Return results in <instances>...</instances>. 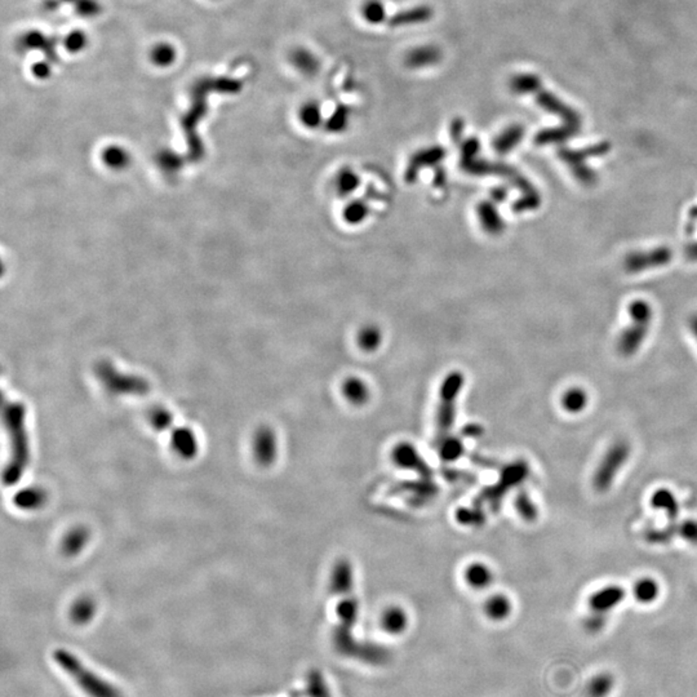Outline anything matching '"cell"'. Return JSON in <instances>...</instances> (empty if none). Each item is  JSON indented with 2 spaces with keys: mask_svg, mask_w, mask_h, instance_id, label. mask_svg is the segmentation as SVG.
I'll return each instance as SVG.
<instances>
[{
  "mask_svg": "<svg viewBox=\"0 0 697 697\" xmlns=\"http://www.w3.org/2000/svg\"><path fill=\"white\" fill-rule=\"evenodd\" d=\"M3 421L11 441V456L3 472V480L6 486H13L23 478L30 460L26 410L23 403L4 401Z\"/></svg>",
  "mask_w": 697,
  "mask_h": 697,
  "instance_id": "obj_1",
  "label": "cell"
},
{
  "mask_svg": "<svg viewBox=\"0 0 697 697\" xmlns=\"http://www.w3.org/2000/svg\"><path fill=\"white\" fill-rule=\"evenodd\" d=\"M54 658L56 664L77 683L87 696L120 697V692L113 684L88 669L75 655L70 653L69 651L56 650Z\"/></svg>",
  "mask_w": 697,
  "mask_h": 697,
  "instance_id": "obj_2",
  "label": "cell"
},
{
  "mask_svg": "<svg viewBox=\"0 0 697 697\" xmlns=\"http://www.w3.org/2000/svg\"><path fill=\"white\" fill-rule=\"evenodd\" d=\"M149 421L159 432H170L172 447L184 458H193L198 452V441L190 429L173 425L172 415L163 407H154L149 412Z\"/></svg>",
  "mask_w": 697,
  "mask_h": 697,
  "instance_id": "obj_3",
  "label": "cell"
},
{
  "mask_svg": "<svg viewBox=\"0 0 697 697\" xmlns=\"http://www.w3.org/2000/svg\"><path fill=\"white\" fill-rule=\"evenodd\" d=\"M630 444L624 439H620L612 443L611 447L607 449L603 458L598 465L593 477V487L596 492H607L612 487L622 466L627 464L630 456Z\"/></svg>",
  "mask_w": 697,
  "mask_h": 697,
  "instance_id": "obj_4",
  "label": "cell"
},
{
  "mask_svg": "<svg viewBox=\"0 0 697 697\" xmlns=\"http://www.w3.org/2000/svg\"><path fill=\"white\" fill-rule=\"evenodd\" d=\"M629 313L634 319V325L627 329L620 339L619 353L624 356H632L636 353L646 337L647 325L652 318V310L644 301L634 302Z\"/></svg>",
  "mask_w": 697,
  "mask_h": 697,
  "instance_id": "obj_5",
  "label": "cell"
},
{
  "mask_svg": "<svg viewBox=\"0 0 697 697\" xmlns=\"http://www.w3.org/2000/svg\"><path fill=\"white\" fill-rule=\"evenodd\" d=\"M99 375L102 382L108 387V390L114 391L116 394H146L149 387L146 381L132 376L119 375L116 373L115 370H113L106 364L101 365Z\"/></svg>",
  "mask_w": 697,
  "mask_h": 697,
  "instance_id": "obj_6",
  "label": "cell"
},
{
  "mask_svg": "<svg viewBox=\"0 0 697 697\" xmlns=\"http://www.w3.org/2000/svg\"><path fill=\"white\" fill-rule=\"evenodd\" d=\"M253 448H255L256 458L260 464L268 466L275 460L278 446H277L275 434L270 427L263 426L256 433Z\"/></svg>",
  "mask_w": 697,
  "mask_h": 697,
  "instance_id": "obj_7",
  "label": "cell"
},
{
  "mask_svg": "<svg viewBox=\"0 0 697 697\" xmlns=\"http://www.w3.org/2000/svg\"><path fill=\"white\" fill-rule=\"evenodd\" d=\"M433 8L429 6H417L395 13L390 18H387V23L390 27H406V26H415L427 23L433 18Z\"/></svg>",
  "mask_w": 697,
  "mask_h": 697,
  "instance_id": "obj_8",
  "label": "cell"
},
{
  "mask_svg": "<svg viewBox=\"0 0 697 697\" xmlns=\"http://www.w3.org/2000/svg\"><path fill=\"white\" fill-rule=\"evenodd\" d=\"M624 598H625L624 589L616 586V585H611V586H605V588L598 590L593 596H590L589 605L593 612L605 613V612L611 611L612 608H615L617 604L621 603Z\"/></svg>",
  "mask_w": 697,
  "mask_h": 697,
  "instance_id": "obj_9",
  "label": "cell"
},
{
  "mask_svg": "<svg viewBox=\"0 0 697 697\" xmlns=\"http://www.w3.org/2000/svg\"><path fill=\"white\" fill-rule=\"evenodd\" d=\"M670 257H672L670 249L665 247L658 248V249L648 252V253H634V255L629 256L625 266H627V271L636 272V271L646 270V268H650V266L652 268V266L664 265L670 260Z\"/></svg>",
  "mask_w": 697,
  "mask_h": 697,
  "instance_id": "obj_10",
  "label": "cell"
},
{
  "mask_svg": "<svg viewBox=\"0 0 697 697\" xmlns=\"http://www.w3.org/2000/svg\"><path fill=\"white\" fill-rule=\"evenodd\" d=\"M441 57V48L437 46H417L406 56V65L410 69H426L438 65Z\"/></svg>",
  "mask_w": 697,
  "mask_h": 697,
  "instance_id": "obj_11",
  "label": "cell"
},
{
  "mask_svg": "<svg viewBox=\"0 0 697 697\" xmlns=\"http://www.w3.org/2000/svg\"><path fill=\"white\" fill-rule=\"evenodd\" d=\"M291 63L303 75H315L320 68L317 56L306 48H296L291 54Z\"/></svg>",
  "mask_w": 697,
  "mask_h": 697,
  "instance_id": "obj_12",
  "label": "cell"
},
{
  "mask_svg": "<svg viewBox=\"0 0 697 697\" xmlns=\"http://www.w3.org/2000/svg\"><path fill=\"white\" fill-rule=\"evenodd\" d=\"M342 393L348 402L356 406H362L370 399V389L363 379L359 377H348L344 381Z\"/></svg>",
  "mask_w": 697,
  "mask_h": 697,
  "instance_id": "obj_13",
  "label": "cell"
},
{
  "mask_svg": "<svg viewBox=\"0 0 697 697\" xmlns=\"http://www.w3.org/2000/svg\"><path fill=\"white\" fill-rule=\"evenodd\" d=\"M478 216H479L480 224L486 232H491V234H498V232H503V218L492 203H489V201L480 203L479 207H478Z\"/></svg>",
  "mask_w": 697,
  "mask_h": 697,
  "instance_id": "obj_14",
  "label": "cell"
},
{
  "mask_svg": "<svg viewBox=\"0 0 697 697\" xmlns=\"http://www.w3.org/2000/svg\"><path fill=\"white\" fill-rule=\"evenodd\" d=\"M523 134H525V128L522 125L518 124L510 125L496 137L494 141V149L501 154L509 153L518 145L520 139H523Z\"/></svg>",
  "mask_w": 697,
  "mask_h": 697,
  "instance_id": "obj_15",
  "label": "cell"
},
{
  "mask_svg": "<svg viewBox=\"0 0 697 697\" xmlns=\"http://www.w3.org/2000/svg\"><path fill=\"white\" fill-rule=\"evenodd\" d=\"M465 579L467 584L475 589L487 588L488 585L494 580L492 571L489 567L480 562H474L470 565H467L465 571Z\"/></svg>",
  "mask_w": 697,
  "mask_h": 697,
  "instance_id": "obj_16",
  "label": "cell"
},
{
  "mask_svg": "<svg viewBox=\"0 0 697 697\" xmlns=\"http://www.w3.org/2000/svg\"><path fill=\"white\" fill-rule=\"evenodd\" d=\"M651 503L653 508L665 511L666 517L670 519V523H674L679 513V506L675 496L669 489H658L656 491L652 498Z\"/></svg>",
  "mask_w": 697,
  "mask_h": 697,
  "instance_id": "obj_17",
  "label": "cell"
},
{
  "mask_svg": "<svg viewBox=\"0 0 697 697\" xmlns=\"http://www.w3.org/2000/svg\"><path fill=\"white\" fill-rule=\"evenodd\" d=\"M46 501V494L44 489L39 487H30L18 492L15 497V503L25 510H35L42 508Z\"/></svg>",
  "mask_w": 697,
  "mask_h": 697,
  "instance_id": "obj_18",
  "label": "cell"
},
{
  "mask_svg": "<svg viewBox=\"0 0 697 697\" xmlns=\"http://www.w3.org/2000/svg\"><path fill=\"white\" fill-rule=\"evenodd\" d=\"M589 396L585 390L580 387H572L567 390L562 396V406L570 413H579L588 406Z\"/></svg>",
  "mask_w": 697,
  "mask_h": 697,
  "instance_id": "obj_19",
  "label": "cell"
},
{
  "mask_svg": "<svg viewBox=\"0 0 697 697\" xmlns=\"http://www.w3.org/2000/svg\"><path fill=\"white\" fill-rule=\"evenodd\" d=\"M510 88L518 94H534L541 88V80L534 74H519L511 79Z\"/></svg>",
  "mask_w": 697,
  "mask_h": 697,
  "instance_id": "obj_20",
  "label": "cell"
},
{
  "mask_svg": "<svg viewBox=\"0 0 697 697\" xmlns=\"http://www.w3.org/2000/svg\"><path fill=\"white\" fill-rule=\"evenodd\" d=\"M444 154H446V151L441 146L429 147V149L420 151L418 154L415 155V158L410 162V168L407 172V177H413L412 175H416L418 167L422 164L439 162Z\"/></svg>",
  "mask_w": 697,
  "mask_h": 697,
  "instance_id": "obj_21",
  "label": "cell"
},
{
  "mask_svg": "<svg viewBox=\"0 0 697 697\" xmlns=\"http://www.w3.org/2000/svg\"><path fill=\"white\" fill-rule=\"evenodd\" d=\"M675 534H678V525L674 522L661 528H648L644 532V540L652 545H664L672 541Z\"/></svg>",
  "mask_w": 697,
  "mask_h": 697,
  "instance_id": "obj_22",
  "label": "cell"
},
{
  "mask_svg": "<svg viewBox=\"0 0 697 697\" xmlns=\"http://www.w3.org/2000/svg\"><path fill=\"white\" fill-rule=\"evenodd\" d=\"M364 20L372 25L387 23V13L385 4L381 0H367L362 6Z\"/></svg>",
  "mask_w": 697,
  "mask_h": 697,
  "instance_id": "obj_23",
  "label": "cell"
},
{
  "mask_svg": "<svg viewBox=\"0 0 697 697\" xmlns=\"http://www.w3.org/2000/svg\"><path fill=\"white\" fill-rule=\"evenodd\" d=\"M658 584L650 577H644L638 581L634 586V596L641 603H651L658 596Z\"/></svg>",
  "mask_w": 697,
  "mask_h": 697,
  "instance_id": "obj_24",
  "label": "cell"
},
{
  "mask_svg": "<svg viewBox=\"0 0 697 697\" xmlns=\"http://www.w3.org/2000/svg\"><path fill=\"white\" fill-rule=\"evenodd\" d=\"M300 119H301L302 124L310 130H315L318 127H320L322 122H323L320 105L315 101L306 102L300 110Z\"/></svg>",
  "mask_w": 697,
  "mask_h": 697,
  "instance_id": "obj_25",
  "label": "cell"
},
{
  "mask_svg": "<svg viewBox=\"0 0 697 697\" xmlns=\"http://www.w3.org/2000/svg\"><path fill=\"white\" fill-rule=\"evenodd\" d=\"M486 611L488 615L496 620H503L508 617L511 612V603L509 598L501 594L491 596L486 604Z\"/></svg>",
  "mask_w": 697,
  "mask_h": 697,
  "instance_id": "obj_26",
  "label": "cell"
},
{
  "mask_svg": "<svg viewBox=\"0 0 697 697\" xmlns=\"http://www.w3.org/2000/svg\"><path fill=\"white\" fill-rule=\"evenodd\" d=\"M88 541V532L85 528H75L70 532L65 541H63V551L68 554V555H74V554H77L80 550L83 549V546L85 545V542Z\"/></svg>",
  "mask_w": 697,
  "mask_h": 697,
  "instance_id": "obj_27",
  "label": "cell"
},
{
  "mask_svg": "<svg viewBox=\"0 0 697 697\" xmlns=\"http://www.w3.org/2000/svg\"><path fill=\"white\" fill-rule=\"evenodd\" d=\"M358 344L364 351H373L381 344V332L375 325H365L358 333Z\"/></svg>",
  "mask_w": 697,
  "mask_h": 697,
  "instance_id": "obj_28",
  "label": "cell"
},
{
  "mask_svg": "<svg viewBox=\"0 0 697 697\" xmlns=\"http://www.w3.org/2000/svg\"><path fill=\"white\" fill-rule=\"evenodd\" d=\"M359 185V177L356 176L354 170L350 168H344L339 172L336 177V190L340 195H348V194L356 191V187Z\"/></svg>",
  "mask_w": 697,
  "mask_h": 697,
  "instance_id": "obj_29",
  "label": "cell"
},
{
  "mask_svg": "<svg viewBox=\"0 0 697 697\" xmlns=\"http://www.w3.org/2000/svg\"><path fill=\"white\" fill-rule=\"evenodd\" d=\"M382 624H384L385 629H387V632H390V633H399V632H402L404 627H406V624H407L406 613H404L402 608L391 607V608H389L384 613Z\"/></svg>",
  "mask_w": 697,
  "mask_h": 697,
  "instance_id": "obj_30",
  "label": "cell"
},
{
  "mask_svg": "<svg viewBox=\"0 0 697 697\" xmlns=\"http://www.w3.org/2000/svg\"><path fill=\"white\" fill-rule=\"evenodd\" d=\"M348 120H350L348 108L344 105H340L333 111L332 115L328 118V120L325 123V128H327V131L332 132V133H340L348 128Z\"/></svg>",
  "mask_w": 697,
  "mask_h": 697,
  "instance_id": "obj_31",
  "label": "cell"
},
{
  "mask_svg": "<svg viewBox=\"0 0 697 697\" xmlns=\"http://www.w3.org/2000/svg\"><path fill=\"white\" fill-rule=\"evenodd\" d=\"M613 687V678L608 674H599L589 683L588 693L590 697H604Z\"/></svg>",
  "mask_w": 697,
  "mask_h": 697,
  "instance_id": "obj_32",
  "label": "cell"
},
{
  "mask_svg": "<svg viewBox=\"0 0 697 697\" xmlns=\"http://www.w3.org/2000/svg\"><path fill=\"white\" fill-rule=\"evenodd\" d=\"M93 613H94V605H93L92 601L82 599L73 607L71 617L77 624H84L87 621H89Z\"/></svg>",
  "mask_w": 697,
  "mask_h": 697,
  "instance_id": "obj_33",
  "label": "cell"
},
{
  "mask_svg": "<svg viewBox=\"0 0 697 697\" xmlns=\"http://www.w3.org/2000/svg\"><path fill=\"white\" fill-rule=\"evenodd\" d=\"M368 213V207L364 204L363 201H356L350 203L346 209L344 211V216L348 224H359L362 222Z\"/></svg>",
  "mask_w": 697,
  "mask_h": 697,
  "instance_id": "obj_34",
  "label": "cell"
},
{
  "mask_svg": "<svg viewBox=\"0 0 697 697\" xmlns=\"http://www.w3.org/2000/svg\"><path fill=\"white\" fill-rule=\"evenodd\" d=\"M176 58V52L168 44L155 46L151 52V60L158 66H168Z\"/></svg>",
  "mask_w": 697,
  "mask_h": 697,
  "instance_id": "obj_35",
  "label": "cell"
},
{
  "mask_svg": "<svg viewBox=\"0 0 697 697\" xmlns=\"http://www.w3.org/2000/svg\"><path fill=\"white\" fill-rule=\"evenodd\" d=\"M517 508H518L520 515L526 519V520H528V522L534 520L536 517H537V509H536L534 503L531 501V498L526 494H520L518 496V498H517Z\"/></svg>",
  "mask_w": 697,
  "mask_h": 697,
  "instance_id": "obj_36",
  "label": "cell"
},
{
  "mask_svg": "<svg viewBox=\"0 0 697 697\" xmlns=\"http://www.w3.org/2000/svg\"><path fill=\"white\" fill-rule=\"evenodd\" d=\"M678 534L683 540L697 545V520H684L678 525Z\"/></svg>",
  "mask_w": 697,
  "mask_h": 697,
  "instance_id": "obj_37",
  "label": "cell"
},
{
  "mask_svg": "<svg viewBox=\"0 0 697 697\" xmlns=\"http://www.w3.org/2000/svg\"><path fill=\"white\" fill-rule=\"evenodd\" d=\"M63 43H65V46L68 51H70L71 54H75V52H79L80 49L84 48L85 44H87V38H85L83 32L74 31L66 37Z\"/></svg>",
  "mask_w": 697,
  "mask_h": 697,
  "instance_id": "obj_38",
  "label": "cell"
},
{
  "mask_svg": "<svg viewBox=\"0 0 697 697\" xmlns=\"http://www.w3.org/2000/svg\"><path fill=\"white\" fill-rule=\"evenodd\" d=\"M605 625V616L604 613L594 612L590 617L585 620V629L590 633H598L599 630L603 629Z\"/></svg>",
  "mask_w": 697,
  "mask_h": 697,
  "instance_id": "obj_39",
  "label": "cell"
},
{
  "mask_svg": "<svg viewBox=\"0 0 697 697\" xmlns=\"http://www.w3.org/2000/svg\"><path fill=\"white\" fill-rule=\"evenodd\" d=\"M32 73H34V75H35V77L44 79V77H49V74H51V68H49V65L46 63V62H39L37 65H34V68H32Z\"/></svg>",
  "mask_w": 697,
  "mask_h": 697,
  "instance_id": "obj_40",
  "label": "cell"
},
{
  "mask_svg": "<svg viewBox=\"0 0 697 697\" xmlns=\"http://www.w3.org/2000/svg\"><path fill=\"white\" fill-rule=\"evenodd\" d=\"M463 131H464V122H463L461 119H455V120H453V123H452V127H451L452 137L456 139H460Z\"/></svg>",
  "mask_w": 697,
  "mask_h": 697,
  "instance_id": "obj_41",
  "label": "cell"
},
{
  "mask_svg": "<svg viewBox=\"0 0 697 697\" xmlns=\"http://www.w3.org/2000/svg\"><path fill=\"white\" fill-rule=\"evenodd\" d=\"M687 256H689V258H691V260H697V244L687 249Z\"/></svg>",
  "mask_w": 697,
  "mask_h": 697,
  "instance_id": "obj_42",
  "label": "cell"
},
{
  "mask_svg": "<svg viewBox=\"0 0 697 697\" xmlns=\"http://www.w3.org/2000/svg\"><path fill=\"white\" fill-rule=\"evenodd\" d=\"M691 328L693 329V332H695V336H696L697 337V315L696 317L693 318V319H692V322H691Z\"/></svg>",
  "mask_w": 697,
  "mask_h": 697,
  "instance_id": "obj_43",
  "label": "cell"
}]
</instances>
